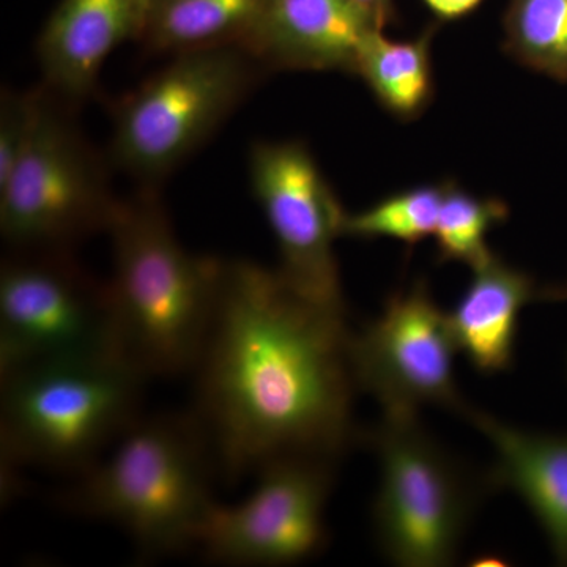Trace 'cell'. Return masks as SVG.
I'll list each match as a JSON object with an SVG mask.
<instances>
[{
  "mask_svg": "<svg viewBox=\"0 0 567 567\" xmlns=\"http://www.w3.org/2000/svg\"><path fill=\"white\" fill-rule=\"evenodd\" d=\"M344 309L298 292L279 270L224 260L194 365L196 412L230 481L286 456L339 461L360 442Z\"/></svg>",
  "mask_w": 567,
  "mask_h": 567,
  "instance_id": "cell-1",
  "label": "cell"
},
{
  "mask_svg": "<svg viewBox=\"0 0 567 567\" xmlns=\"http://www.w3.org/2000/svg\"><path fill=\"white\" fill-rule=\"evenodd\" d=\"M107 281L121 349L145 377L193 372L212 327L224 260L189 252L152 188L121 200Z\"/></svg>",
  "mask_w": 567,
  "mask_h": 567,
  "instance_id": "cell-2",
  "label": "cell"
},
{
  "mask_svg": "<svg viewBox=\"0 0 567 567\" xmlns=\"http://www.w3.org/2000/svg\"><path fill=\"white\" fill-rule=\"evenodd\" d=\"M213 447L194 413L140 417L110 457L81 473L63 502L117 525L142 558L197 547L212 495Z\"/></svg>",
  "mask_w": 567,
  "mask_h": 567,
  "instance_id": "cell-3",
  "label": "cell"
},
{
  "mask_svg": "<svg viewBox=\"0 0 567 567\" xmlns=\"http://www.w3.org/2000/svg\"><path fill=\"white\" fill-rule=\"evenodd\" d=\"M145 379L118 353L48 361L0 375L3 461L81 475L140 420Z\"/></svg>",
  "mask_w": 567,
  "mask_h": 567,
  "instance_id": "cell-4",
  "label": "cell"
},
{
  "mask_svg": "<svg viewBox=\"0 0 567 567\" xmlns=\"http://www.w3.org/2000/svg\"><path fill=\"white\" fill-rule=\"evenodd\" d=\"M380 464L374 532L394 565H454L477 499V483L465 466L424 431L417 415L390 416L364 434Z\"/></svg>",
  "mask_w": 567,
  "mask_h": 567,
  "instance_id": "cell-5",
  "label": "cell"
},
{
  "mask_svg": "<svg viewBox=\"0 0 567 567\" xmlns=\"http://www.w3.org/2000/svg\"><path fill=\"white\" fill-rule=\"evenodd\" d=\"M241 47L182 52L126 96L114 115L111 158L153 188L210 140L254 81Z\"/></svg>",
  "mask_w": 567,
  "mask_h": 567,
  "instance_id": "cell-6",
  "label": "cell"
},
{
  "mask_svg": "<svg viewBox=\"0 0 567 567\" xmlns=\"http://www.w3.org/2000/svg\"><path fill=\"white\" fill-rule=\"evenodd\" d=\"M118 203L106 167L70 117L44 99L35 133L0 185V233L13 251L66 249L110 230Z\"/></svg>",
  "mask_w": 567,
  "mask_h": 567,
  "instance_id": "cell-7",
  "label": "cell"
},
{
  "mask_svg": "<svg viewBox=\"0 0 567 567\" xmlns=\"http://www.w3.org/2000/svg\"><path fill=\"white\" fill-rule=\"evenodd\" d=\"M110 353L123 354L107 282L85 274L66 249L14 251L3 260L0 375Z\"/></svg>",
  "mask_w": 567,
  "mask_h": 567,
  "instance_id": "cell-8",
  "label": "cell"
},
{
  "mask_svg": "<svg viewBox=\"0 0 567 567\" xmlns=\"http://www.w3.org/2000/svg\"><path fill=\"white\" fill-rule=\"evenodd\" d=\"M458 352L450 315L424 282L388 298L382 315L350 333L349 361L354 385L382 405L383 415H417L423 405L464 413L454 380Z\"/></svg>",
  "mask_w": 567,
  "mask_h": 567,
  "instance_id": "cell-9",
  "label": "cell"
},
{
  "mask_svg": "<svg viewBox=\"0 0 567 567\" xmlns=\"http://www.w3.org/2000/svg\"><path fill=\"white\" fill-rule=\"evenodd\" d=\"M334 464L311 456L268 462L245 502L213 506L197 547L227 566H287L315 557L327 539L324 505Z\"/></svg>",
  "mask_w": 567,
  "mask_h": 567,
  "instance_id": "cell-10",
  "label": "cell"
},
{
  "mask_svg": "<svg viewBox=\"0 0 567 567\" xmlns=\"http://www.w3.org/2000/svg\"><path fill=\"white\" fill-rule=\"evenodd\" d=\"M249 178L278 244L279 274L305 297L346 311L334 252L346 212L315 156L301 142H257Z\"/></svg>",
  "mask_w": 567,
  "mask_h": 567,
  "instance_id": "cell-11",
  "label": "cell"
},
{
  "mask_svg": "<svg viewBox=\"0 0 567 567\" xmlns=\"http://www.w3.org/2000/svg\"><path fill=\"white\" fill-rule=\"evenodd\" d=\"M375 31L382 29L350 0H265L245 50L282 69L354 73Z\"/></svg>",
  "mask_w": 567,
  "mask_h": 567,
  "instance_id": "cell-12",
  "label": "cell"
},
{
  "mask_svg": "<svg viewBox=\"0 0 567 567\" xmlns=\"http://www.w3.org/2000/svg\"><path fill=\"white\" fill-rule=\"evenodd\" d=\"M152 0H62L37 44L44 82L65 99L91 95L112 52L141 40Z\"/></svg>",
  "mask_w": 567,
  "mask_h": 567,
  "instance_id": "cell-13",
  "label": "cell"
},
{
  "mask_svg": "<svg viewBox=\"0 0 567 567\" xmlns=\"http://www.w3.org/2000/svg\"><path fill=\"white\" fill-rule=\"evenodd\" d=\"M462 415L494 446L488 486L516 492L567 565V436L522 431L468 405Z\"/></svg>",
  "mask_w": 567,
  "mask_h": 567,
  "instance_id": "cell-14",
  "label": "cell"
},
{
  "mask_svg": "<svg viewBox=\"0 0 567 567\" xmlns=\"http://www.w3.org/2000/svg\"><path fill=\"white\" fill-rule=\"evenodd\" d=\"M539 295L532 276L492 254L450 315L458 352L481 374L513 368L522 309Z\"/></svg>",
  "mask_w": 567,
  "mask_h": 567,
  "instance_id": "cell-15",
  "label": "cell"
},
{
  "mask_svg": "<svg viewBox=\"0 0 567 567\" xmlns=\"http://www.w3.org/2000/svg\"><path fill=\"white\" fill-rule=\"evenodd\" d=\"M265 0H152L140 41L153 51L241 47L256 28Z\"/></svg>",
  "mask_w": 567,
  "mask_h": 567,
  "instance_id": "cell-16",
  "label": "cell"
},
{
  "mask_svg": "<svg viewBox=\"0 0 567 567\" xmlns=\"http://www.w3.org/2000/svg\"><path fill=\"white\" fill-rule=\"evenodd\" d=\"M431 40L432 32L415 40L395 41L375 31L361 47L354 73L398 117H415L431 100Z\"/></svg>",
  "mask_w": 567,
  "mask_h": 567,
  "instance_id": "cell-17",
  "label": "cell"
},
{
  "mask_svg": "<svg viewBox=\"0 0 567 567\" xmlns=\"http://www.w3.org/2000/svg\"><path fill=\"white\" fill-rule=\"evenodd\" d=\"M509 215L506 204L494 197H480L445 183L442 207L436 219L434 237L442 262L481 267L492 256L487 235Z\"/></svg>",
  "mask_w": 567,
  "mask_h": 567,
  "instance_id": "cell-18",
  "label": "cell"
},
{
  "mask_svg": "<svg viewBox=\"0 0 567 567\" xmlns=\"http://www.w3.org/2000/svg\"><path fill=\"white\" fill-rule=\"evenodd\" d=\"M511 54L558 81H567V0H513L507 10Z\"/></svg>",
  "mask_w": 567,
  "mask_h": 567,
  "instance_id": "cell-19",
  "label": "cell"
},
{
  "mask_svg": "<svg viewBox=\"0 0 567 567\" xmlns=\"http://www.w3.org/2000/svg\"><path fill=\"white\" fill-rule=\"evenodd\" d=\"M445 183L395 193L365 208L346 213L342 235L354 238H393L413 246L435 233Z\"/></svg>",
  "mask_w": 567,
  "mask_h": 567,
  "instance_id": "cell-20",
  "label": "cell"
},
{
  "mask_svg": "<svg viewBox=\"0 0 567 567\" xmlns=\"http://www.w3.org/2000/svg\"><path fill=\"white\" fill-rule=\"evenodd\" d=\"M47 92L2 93L0 102V185L10 177L21 156L24 155L41 110H43Z\"/></svg>",
  "mask_w": 567,
  "mask_h": 567,
  "instance_id": "cell-21",
  "label": "cell"
},
{
  "mask_svg": "<svg viewBox=\"0 0 567 567\" xmlns=\"http://www.w3.org/2000/svg\"><path fill=\"white\" fill-rule=\"evenodd\" d=\"M436 17L443 20H457L472 13L483 0H424Z\"/></svg>",
  "mask_w": 567,
  "mask_h": 567,
  "instance_id": "cell-22",
  "label": "cell"
},
{
  "mask_svg": "<svg viewBox=\"0 0 567 567\" xmlns=\"http://www.w3.org/2000/svg\"><path fill=\"white\" fill-rule=\"evenodd\" d=\"M358 10L363 11L377 28H385L390 18L391 0H350Z\"/></svg>",
  "mask_w": 567,
  "mask_h": 567,
  "instance_id": "cell-23",
  "label": "cell"
}]
</instances>
